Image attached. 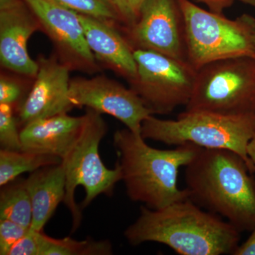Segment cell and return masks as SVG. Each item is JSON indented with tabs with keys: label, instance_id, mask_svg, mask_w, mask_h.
<instances>
[{
	"label": "cell",
	"instance_id": "obj_1",
	"mask_svg": "<svg viewBox=\"0 0 255 255\" xmlns=\"http://www.w3.org/2000/svg\"><path fill=\"white\" fill-rule=\"evenodd\" d=\"M241 233L221 216L187 199L160 209L142 206L124 237L132 246L155 242L181 255H224L234 254Z\"/></svg>",
	"mask_w": 255,
	"mask_h": 255
},
{
	"label": "cell",
	"instance_id": "obj_2",
	"mask_svg": "<svg viewBox=\"0 0 255 255\" xmlns=\"http://www.w3.org/2000/svg\"><path fill=\"white\" fill-rule=\"evenodd\" d=\"M245 159L227 149L199 147L185 166L189 199L240 232L255 229V179Z\"/></svg>",
	"mask_w": 255,
	"mask_h": 255
},
{
	"label": "cell",
	"instance_id": "obj_3",
	"mask_svg": "<svg viewBox=\"0 0 255 255\" xmlns=\"http://www.w3.org/2000/svg\"><path fill=\"white\" fill-rule=\"evenodd\" d=\"M141 134L128 128L114 135V146L127 195L151 209H160L177 201L189 199L187 189L177 187L179 169L193 159L199 147L178 145L171 150L154 148Z\"/></svg>",
	"mask_w": 255,
	"mask_h": 255
},
{
	"label": "cell",
	"instance_id": "obj_4",
	"mask_svg": "<svg viewBox=\"0 0 255 255\" xmlns=\"http://www.w3.org/2000/svg\"><path fill=\"white\" fill-rule=\"evenodd\" d=\"M107 130L102 114L87 108L78 138L62 161L65 174L63 202L72 216V232L81 224L82 210L101 194L112 196L116 184L122 181L118 164L109 169L101 159L100 144Z\"/></svg>",
	"mask_w": 255,
	"mask_h": 255
},
{
	"label": "cell",
	"instance_id": "obj_5",
	"mask_svg": "<svg viewBox=\"0 0 255 255\" xmlns=\"http://www.w3.org/2000/svg\"><path fill=\"white\" fill-rule=\"evenodd\" d=\"M141 135L145 140L169 145L190 144L204 148L232 150L245 159L255 173L248 146L255 136V114L226 116L184 111L176 120L150 115L142 122Z\"/></svg>",
	"mask_w": 255,
	"mask_h": 255
},
{
	"label": "cell",
	"instance_id": "obj_6",
	"mask_svg": "<svg viewBox=\"0 0 255 255\" xmlns=\"http://www.w3.org/2000/svg\"><path fill=\"white\" fill-rule=\"evenodd\" d=\"M185 23L187 62L196 71L215 60L239 56L255 58V18L243 14L231 20L210 12L189 0H178Z\"/></svg>",
	"mask_w": 255,
	"mask_h": 255
},
{
	"label": "cell",
	"instance_id": "obj_7",
	"mask_svg": "<svg viewBox=\"0 0 255 255\" xmlns=\"http://www.w3.org/2000/svg\"><path fill=\"white\" fill-rule=\"evenodd\" d=\"M185 111L226 116L255 114V58L233 57L201 67Z\"/></svg>",
	"mask_w": 255,
	"mask_h": 255
},
{
	"label": "cell",
	"instance_id": "obj_8",
	"mask_svg": "<svg viewBox=\"0 0 255 255\" xmlns=\"http://www.w3.org/2000/svg\"><path fill=\"white\" fill-rule=\"evenodd\" d=\"M133 55L137 73L129 87L152 115L187 106L197 73L190 64L152 50L135 49Z\"/></svg>",
	"mask_w": 255,
	"mask_h": 255
},
{
	"label": "cell",
	"instance_id": "obj_9",
	"mask_svg": "<svg viewBox=\"0 0 255 255\" xmlns=\"http://www.w3.org/2000/svg\"><path fill=\"white\" fill-rule=\"evenodd\" d=\"M120 31L133 50L187 62L185 23L178 0H145L136 21Z\"/></svg>",
	"mask_w": 255,
	"mask_h": 255
},
{
	"label": "cell",
	"instance_id": "obj_10",
	"mask_svg": "<svg viewBox=\"0 0 255 255\" xmlns=\"http://www.w3.org/2000/svg\"><path fill=\"white\" fill-rule=\"evenodd\" d=\"M36 15L41 30L53 43L55 54L73 71L93 74L100 64L87 44L78 13L53 0H23Z\"/></svg>",
	"mask_w": 255,
	"mask_h": 255
},
{
	"label": "cell",
	"instance_id": "obj_11",
	"mask_svg": "<svg viewBox=\"0 0 255 255\" xmlns=\"http://www.w3.org/2000/svg\"><path fill=\"white\" fill-rule=\"evenodd\" d=\"M69 97L74 107L112 116L135 133L141 134L142 122L152 115L130 87L104 75L71 79Z\"/></svg>",
	"mask_w": 255,
	"mask_h": 255
},
{
	"label": "cell",
	"instance_id": "obj_12",
	"mask_svg": "<svg viewBox=\"0 0 255 255\" xmlns=\"http://www.w3.org/2000/svg\"><path fill=\"white\" fill-rule=\"evenodd\" d=\"M38 73L31 88L16 109L18 127H25L38 119L68 113L74 108L69 97L70 68L53 53L41 55L37 59Z\"/></svg>",
	"mask_w": 255,
	"mask_h": 255
},
{
	"label": "cell",
	"instance_id": "obj_13",
	"mask_svg": "<svg viewBox=\"0 0 255 255\" xmlns=\"http://www.w3.org/2000/svg\"><path fill=\"white\" fill-rule=\"evenodd\" d=\"M39 30L38 18L23 0H0L1 68L34 79L38 73V62L28 54V41Z\"/></svg>",
	"mask_w": 255,
	"mask_h": 255
},
{
	"label": "cell",
	"instance_id": "obj_14",
	"mask_svg": "<svg viewBox=\"0 0 255 255\" xmlns=\"http://www.w3.org/2000/svg\"><path fill=\"white\" fill-rule=\"evenodd\" d=\"M87 44L99 64L110 69L128 82L136 76L133 49L120 28L110 23L79 14Z\"/></svg>",
	"mask_w": 255,
	"mask_h": 255
},
{
	"label": "cell",
	"instance_id": "obj_15",
	"mask_svg": "<svg viewBox=\"0 0 255 255\" xmlns=\"http://www.w3.org/2000/svg\"><path fill=\"white\" fill-rule=\"evenodd\" d=\"M82 123L83 115L68 113L32 122L20 130L21 150L56 156L63 161L76 141Z\"/></svg>",
	"mask_w": 255,
	"mask_h": 255
},
{
	"label": "cell",
	"instance_id": "obj_16",
	"mask_svg": "<svg viewBox=\"0 0 255 255\" xmlns=\"http://www.w3.org/2000/svg\"><path fill=\"white\" fill-rule=\"evenodd\" d=\"M25 184L33 211L31 229L43 231L65 195V174L63 163L48 166L32 172Z\"/></svg>",
	"mask_w": 255,
	"mask_h": 255
},
{
	"label": "cell",
	"instance_id": "obj_17",
	"mask_svg": "<svg viewBox=\"0 0 255 255\" xmlns=\"http://www.w3.org/2000/svg\"><path fill=\"white\" fill-rule=\"evenodd\" d=\"M60 157L29 151L0 150V186L6 185L26 172L61 163Z\"/></svg>",
	"mask_w": 255,
	"mask_h": 255
},
{
	"label": "cell",
	"instance_id": "obj_18",
	"mask_svg": "<svg viewBox=\"0 0 255 255\" xmlns=\"http://www.w3.org/2000/svg\"><path fill=\"white\" fill-rule=\"evenodd\" d=\"M0 219H7L31 228L33 211L25 179H15L1 187Z\"/></svg>",
	"mask_w": 255,
	"mask_h": 255
},
{
	"label": "cell",
	"instance_id": "obj_19",
	"mask_svg": "<svg viewBox=\"0 0 255 255\" xmlns=\"http://www.w3.org/2000/svg\"><path fill=\"white\" fill-rule=\"evenodd\" d=\"M113 254L112 243L107 240L96 241L87 238L77 241L71 238H53L42 231L40 255H110Z\"/></svg>",
	"mask_w": 255,
	"mask_h": 255
},
{
	"label": "cell",
	"instance_id": "obj_20",
	"mask_svg": "<svg viewBox=\"0 0 255 255\" xmlns=\"http://www.w3.org/2000/svg\"><path fill=\"white\" fill-rule=\"evenodd\" d=\"M65 7L122 27L120 17L110 0H53Z\"/></svg>",
	"mask_w": 255,
	"mask_h": 255
},
{
	"label": "cell",
	"instance_id": "obj_21",
	"mask_svg": "<svg viewBox=\"0 0 255 255\" xmlns=\"http://www.w3.org/2000/svg\"><path fill=\"white\" fill-rule=\"evenodd\" d=\"M15 108L6 104H0V146L1 150H21L20 130Z\"/></svg>",
	"mask_w": 255,
	"mask_h": 255
},
{
	"label": "cell",
	"instance_id": "obj_22",
	"mask_svg": "<svg viewBox=\"0 0 255 255\" xmlns=\"http://www.w3.org/2000/svg\"><path fill=\"white\" fill-rule=\"evenodd\" d=\"M1 73L0 76V104H6L14 107L15 110L22 103L26 94V83L21 75Z\"/></svg>",
	"mask_w": 255,
	"mask_h": 255
},
{
	"label": "cell",
	"instance_id": "obj_23",
	"mask_svg": "<svg viewBox=\"0 0 255 255\" xmlns=\"http://www.w3.org/2000/svg\"><path fill=\"white\" fill-rule=\"evenodd\" d=\"M31 228L7 219H0V255H9L12 247L24 237Z\"/></svg>",
	"mask_w": 255,
	"mask_h": 255
},
{
	"label": "cell",
	"instance_id": "obj_24",
	"mask_svg": "<svg viewBox=\"0 0 255 255\" xmlns=\"http://www.w3.org/2000/svg\"><path fill=\"white\" fill-rule=\"evenodd\" d=\"M117 10L122 28L132 26L136 21L145 0H110ZM120 28V29H121Z\"/></svg>",
	"mask_w": 255,
	"mask_h": 255
},
{
	"label": "cell",
	"instance_id": "obj_25",
	"mask_svg": "<svg viewBox=\"0 0 255 255\" xmlns=\"http://www.w3.org/2000/svg\"><path fill=\"white\" fill-rule=\"evenodd\" d=\"M42 231L30 230L24 237L12 247L9 255H40Z\"/></svg>",
	"mask_w": 255,
	"mask_h": 255
},
{
	"label": "cell",
	"instance_id": "obj_26",
	"mask_svg": "<svg viewBox=\"0 0 255 255\" xmlns=\"http://www.w3.org/2000/svg\"><path fill=\"white\" fill-rule=\"evenodd\" d=\"M235 255H255V229L246 242L238 247Z\"/></svg>",
	"mask_w": 255,
	"mask_h": 255
},
{
	"label": "cell",
	"instance_id": "obj_27",
	"mask_svg": "<svg viewBox=\"0 0 255 255\" xmlns=\"http://www.w3.org/2000/svg\"><path fill=\"white\" fill-rule=\"evenodd\" d=\"M248 155L253 162L255 173V136L252 139L248 146Z\"/></svg>",
	"mask_w": 255,
	"mask_h": 255
},
{
	"label": "cell",
	"instance_id": "obj_28",
	"mask_svg": "<svg viewBox=\"0 0 255 255\" xmlns=\"http://www.w3.org/2000/svg\"><path fill=\"white\" fill-rule=\"evenodd\" d=\"M253 49H254V53L255 54V35L254 36V39H253Z\"/></svg>",
	"mask_w": 255,
	"mask_h": 255
}]
</instances>
